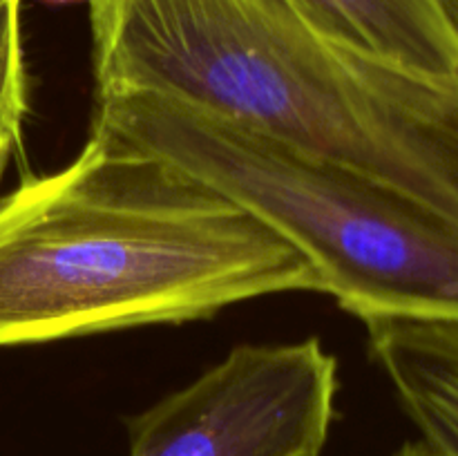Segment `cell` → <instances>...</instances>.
Returning <instances> with one entry per match:
<instances>
[{
  "label": "cell",
  "mask_w": 458,
  "mask_h": 456,
  "mask_svg": "<svg viewBox=\"0 0 458 456\" xmlns=\"http://www.w3.org/2000/svg\"><path fill=\"white\" fill-rule=\"evenodd\" d=\"M338 47L458 89V27L441 0H286Z\"/></svg>",
  "instance_id": "cell-5"
},
{
  "label": "cell",
  "mask_w": 458,
  "mask_h": 456,
  "mask_svg": "<svg viewBox=\"0 0 458 456\" xmlns=\"http://www.w3.org/2000/svg\"><path fill=\"white\" fill-rule=\"evenodd\" d=\"M54 3H63V0H54Z\"/></svg>",
  "instance_id": "cell-10"
},
{
  "label": "cell",
  "mask_w": 458,
  "mask_h": 456,
  "mask_svg": "<svg viewBox=\"0 0 458 456\" xmlns=\"http://www.w3.org/2000/svg\"><path fill=\"white\" fill-rule=\"evenodd\" d=\"M394 456H438V454L423 441V438H420V441L405 443V445H403Z\"/></svg>",
  "instance_id": "cell-8"
},
{
  "label": "cell",
  "mask_w": 458,
  "mask_h": 456,
  "mask_svg": "<svg viewBox=\"0 0 458 456\" xmlns=\"http://www.w3.org/2000/svg\"><path fill=\"white\" fill-rule=\"evenodd\" d=\"M318 291L295 246L179 165L92 125L0 197V347L204 320Z\"/></svg>",
  "instance_id": "cell-1"
},
{
  "label": "cell",
  "mask_w": 458,
  "mask_h": 456,
  "mask_svg": "<svg viewBox=\"0 0 458 456\" xmlns=\"http://www.w3.org/2000/svg\"><path fill=\"white\" fill-rule=\"evenodd\" d=\"M362 325L423 441L438 456H458V317L383 316Z\"/></svg>",
  "instance_id": "cell-6"
},
{
  "label": "cell",
  "mask_w": 458,
  "mask_h": 456,
  "mask_svg": "<svg viewBox=\"0 0 458 456\" xmlns=\"http://www.w3.org/2000/svg\"><path fill=\"white\" fill-rule=\"evenodd\" d=\"M338 387V360L318 338L240 344L128 418L130 456H320Z\"/></svg>",
  "instance_id": "cell-4"
},
{
  "label": "cell",
  "mask_w": 458,
  "mask_h": 456,
  "mask_svg": "<svg viewBox=\"0 0 458 456\" xmlns=\"http://www.w3.org/2000/svg\"><path fill=\"white\" fill-rule=\"evenodd\" d=\"M92 125L255 215L360 322L458 317V226L403 192L150 89L97 94Z\"/></svg>",
  "instance_id": "cell-3"
},
{
  "label": "cell",
  "mask_w": 458,
  "mask_h": 456,
  "mask_svg": "<svg viewBox=\"0 0 458 456\" xmlns=\"http://www.w3.org/2000/svg\"><path fill=\"white\" fill-rule=\"evenodd\" d=\"M441 3H443V7L447 9V13H450L452 21H454L456 27H458V0H441Z\"/></svg>",
  "instance_id": "cell-9"
},
{
  "label": "cell",
  "mask_w": 458,
  "mask_h": 456,
  "mask_svg": "<svg viewBox=\"0 0 458 456\" xmlns=\"http://www.w3.org/2000/svg\"><path fill=\"white\" fill-rule=\"evenodd\" d=\"M27 114V74L22 58L21 0H0V177L21 146Z\"/></svg>",
  "instance_id": "cell-7"
},
{
  "label": "cell",
  "mask_w": 458,
  "mask_h": 456,
  "mask_svg": "<svg viewBox=\"0 0 458 456\" xmlns=\"http://www.w3.org/2000/svg\"><path fill=\"white\" fill-rule=\"evenodd\" d=\"M97 94L150 89L458 226V89L358 56L286 0H89Z\"/></svg>",
  "instance_id": "cell-2"
}]
</instances>
